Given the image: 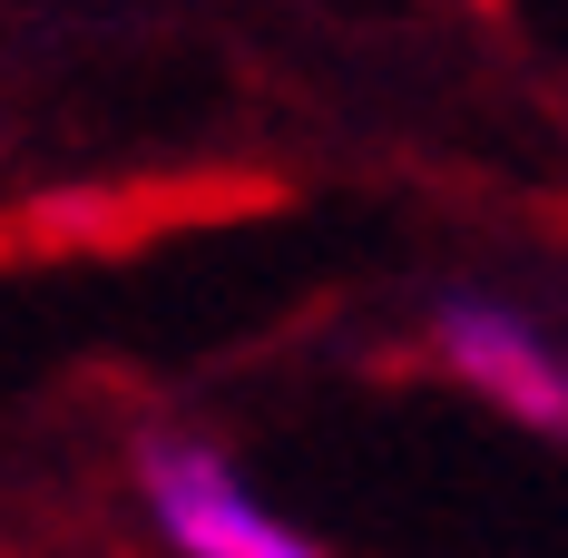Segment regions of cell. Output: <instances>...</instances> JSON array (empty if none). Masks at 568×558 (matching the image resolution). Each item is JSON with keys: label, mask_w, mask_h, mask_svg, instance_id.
<instances>
[{"label": "cell", "mask_w": 568, "mask_h": 558, "mask_svg": "<svg viewBox=\"0 0 568 558\" xmlns=\"http://www.w3.org/2000/svg\"><path fill=\"white\" fill-rule=\"evenodd\" d=\"M138 500L158 519V539L176 558H324L294 519L255 500L226 470V450L196 442V432H148L138 442Z\"/></svg>", "instance_id": "cell-1"}, {"label": "cell", "mask_w": 568, "mask_h": 558, "mask_svg": "<svg viewBox=\"0 0 568 558\" xmlns=\"http://www.w3.org/2000/svg\"><path fill=\"white\" fill-rule=\"evenodd\" d=\"M432 343H442V363H452L460 383L490 392L510 422H529V432L568 442V363L529 334L519 314H500V304H470V294H460V304H442Z\"/></svg>", "instance_id": "cell-2"}]
</instances>
